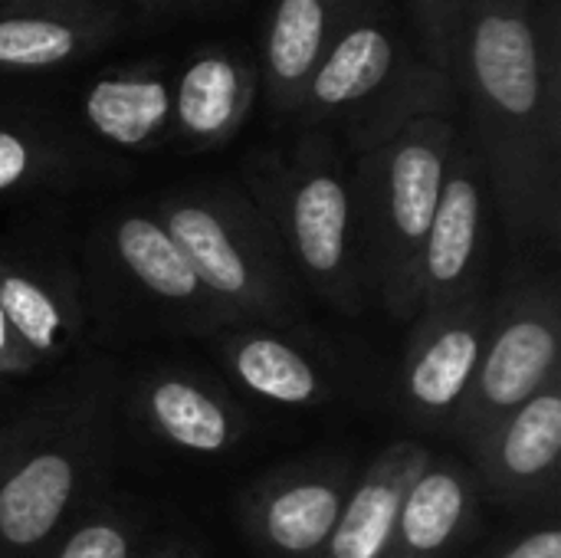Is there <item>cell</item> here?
I'll use <instances>...</instances> for the list:
<instances>
[{
	"instance_id": "cell-1",
	"label": "cell",
	"mask_w": 561,
	"mask_h": 558,
	"mask_svg": "<svg viewBox=\"0 0 561 558\" xmlns=\"http://www.w3.org/2000/svg\"><path fill=\"white\" fill-rule=\"evenodd\" d=\"M454 89L467 95L477 158L516 240H559L561 89L529 0H467L454 53Z\"/></svg>"
},
{
	"instance_id": "cell-2",
	"label": "cell",
	"mask_w": 561,
	"mask_h": 558,
	"mask_svg": "<svg viewBox=\"0 0 561 558\" xmlns=\"http://www.w3.org/2000/svg\"><path fill=\"white\" fill-rule=\"evenodd\" d=\"M112 405L105 375L82 378L0 434V558H43L99 503L115 444Z\"/></svg>"
},
{
	"instance_id": "cell-3",
	"label": "cell",
	"mask_w": 561,
	"mask_h": 558,
	"mask_svg": "<svg viewBox=\"0 0 561 558\" xmlns=\"http://www.w3.org/2000/svg\"><path fill=\"white\" fill-rule=\"evenodd\" d=\"M457 145L450 115H424L355 161L352 201L365 293L398 319H417V263Z\"/></svg>"
},
{
	"instance_id": "cell-4",
	"label": "cell",
	"mask_w": 561,
	"mask_h": 558,
	"mask_svg": "<svg viewBox=\"0 0 561 558\" xmlns=\"http://www.w3.org/2000/svg\"><path fill=\"white\" fill-rule=\"evenodd\" d=\"M247 197L276 230L296 280L345 316L365 309L352 178L335 145L312 128L289 155L256 151L243 164Z\"/></svg>"
},
{
	"instance_id": "cell-5",
	"label": "cell",
	"mask_w": 561,
	"mask_h": 558,
	"mask_svg": "<svg viewBox=\"0 0 561 558\" xmlns=\"http://www.w3.org/2000/svg\"><path fill=\"white\" fill-rule=\"evenodd\" d=\"M154 217L237 322L293 329L302 319L289 257L247 191L233 184L168 191L158 197Z\"/></svg>"
},
{
	"instance_id": "cell-6",
	"label": "cell",
	"mask_w": 561,
	"mask_h": 558,
	"mask_svg": "<svg viewBox=\"0 0 561 558\" xmlns=\"http://www.w3.org/2000/svg\"><path fill=\"white\" fill-rule=\"evenodd\" d=\"M454 109V79L431 62H417L398 39L391 16L375 3L352 20L309 79L299 115L319 125H339L362 155L408 122L447 115Z\"/></svg>"
},
{
	"instance_id": "cell-7",
	"label": "cell",
	"mask_w": 561,
	"mask_h": 558,
	"mask_svg": "<svg viewBox=\"0 0 561 558\" xmlns=\"http://www.w3.org/2000/svg\"><path fill=\"white\" fill-rule=\"evenodd\" d=\"M561 378V306L556 280H533L493 299L490 335L454 431L473 447L496 421Z\"/></svg>"
},
{
	"instance_id": "cell-8",
	"label": "cell",
	"mask_w": 561,
	"mask_h": 558,
	"mask_svg": "<svg viewBox=\"0 0 561 558\" xmlns=\"http://www.w3.org/2000/svg\"><path fill=\"white\" fill-rule=\"evenodd\" d=\"M490 322L493 299H486L483 293L417 316L398 372L401 408L417 424H454V414L460 411L480 365Z\"/></svg>"
},
{
	"instance_id": "cell-9",
	"label": "cell",
	"mask_w": 561,
	"mask_h": 558,
	"mask_svg": "<svg viewBox=\"0 0 561 558\" xmlns=\"http://www.w3.org/2000/svg\"><path fill=\"white\" fill-rule=\"evenodd\" d=\"M352 480L342 457L286 464L243 493V529L263 558H322Z\"/></svg>"
},
{
	"instance_id": "cell-10",
	"label": "cell",
	"mask_w": 561,
	"mask_h": 558,
	"mask_svg": "<svg viewBox=\"0 0 561 558\" xmlns=\"http://www.w3.org/2000/svg\"><path fill=\"white\" fill-rule=\"evenodd\" d=\"M486 210L490 184L483 164L473 148L457 145L417 263V316L480 293Z\"/></svg>"
},
{
	"instance_id": "cell-11",
	"label": "cell",
	"mask_w": 561,
	"mask_h": 558,
	"mask_svg": "<svg viewBox=\"0 0 561 558\" xmlns=\"http://www.w3.org/2000/svg\"><path fill=\"white\" fill-rule=\"evenodd\" d=\"M477 483L500 503L556 497L561 464V378L496 421L477 444Z\"/></svg>"
},
{
	"instance_id": "cell-12",
	"label": "cell",
	"mask_w": 561,
	"mask_h": 558,
	"mask_svg": "<svg viewBox=\"0 0 561 558\" xmlns=\"http://www.w3.org/2000/svg\"><path fill=\"white\" fill-rule=\"evenodd\" d=\"M131 411L161 444L201 457L233 451L250 431L247 411L220 385L187 368H154L138 378Z\"/></svg>"
},
{
	"instance_id": "cell-13",
	"label": "cell",
	"mask_w": 561,
	"mask_h": 558,
	"mask_svg": "<svg viewBox=\"0 0 561 558\" xmlns=\"http://www.w3.org/2000/svg\"><path fill=\"white\" fill-rule=\"evenodd\" d=\"M214 342L230 378L270 405L319 408L339 391V372L329 358L316 345L286 335V329L240 326L224 335L217 332Z\"/></svg>"
},
{
	"instance_id": "cell-14",
	"label": "cell",
	"mask_w": 561,
	"mask_h": 558,
	"mask_svg": "<svg viewBox=\"0 0 561 558\" xmlns=\"http://www.w3.org/2000/svg\"><path fill=\"white\" fill-rule=\"evenodd\" d=\"M375 0H276L263 39V86L279 112H299L312 72Z\"/></svg>"
},
{
	"instance_id": "cell-15",
	"label": "cell",
	"mask_w": 561,
	"mask_h": 558,
	"mask_svg": "<svg viewBox=\"0 0 561 558\" xmlns=\"http://www.w3.org/2000/svg\"><path fill=\"white\" fill-rule=\"evenodd\" d=\"M108 250L118 270L148 299L197 326H233L237 319L207 293L184 250L154 214H125L108 227Z\"/></svg>"
},
{
	"instance_id": "cell-16",
	"label": "cell",
	"mask_w": 561,
	"mask_h": 558,
	"mask_svg": "<svg viewBox=\"0 0 561 558\" xmlns=\"http://www.w3.org/2000/svg\"><path fill=\"white\" fill-rule=\"evenodd\" d=\"M434 454L424 444L398 441L385 447L362 477L352 480L335 533L322 558H388L404 497Z\"/></svg>"
},
{
	"instance_id": "cell-17",
	"label": "cell",
	"mask_w": 561,
	"mask_h": 558,
	"mask_svg": "<svg viewBox=\"0 0 561 558\" xmlns=\"http://www.w3.org/2000/svg\"><path fill=\"white\" fill-rule=\"evenodd\" d=\"M260 76L250 59L204 49L174 79V132L191 148H220L247 122Z\"/></svg>"
},
{
	"instance_id": "cell-18",
	"label": "cell",
	"mask_w": 561,
	"mask_h": 558,
	"mask_svg": "<svg viewBox=\"0 0 561 558\" xmlns=\"http://www.w3.org/2000/svg\"><path fill=\"white\" fill-rule=\"evenodd\" d=\"M477 477L454 457H431L411 483L388 558H444L470 529Z\"/></svg>"
},
{
	"instance_id": "cell-19",
	"label": "cell",
	"mask_w": 561,
	"mask_h": 558,
	"mask_svg": "<svg viewBox=\"0 0 561 558\" xmlns=\"http://www.w3.org/2000/svg\"><path fill=\"white\" fill-rule=\"evenodd\" d=\"M115 16L105 7H36L0 13V72H46L102 46Z\"/></svg>"
},
{
	"instance_id": "cell-20",
	"label": "cell",
	"mask_w": 561,
	"mask_h": 558,
	"mask_svg": "<svg viewBox=\"0 0 561 558\" xmlns=\"http://www.w3.org/2000/svg\"><path fill=\"white\" fill-rule=\"evenodd\" d=\"M82 115L108 145L148 151L174 132V82L148 69L102 76L82 92Z\"/></svg>"
},
{
	"instance_id": "cell-21",
	"label": "cell",
	"mask_w": 561,
	"mask_h": 558,
	"mask_svg": "<svg viewBox=\"0 0 561 558\" xmlns=\"http://www.w3.org/2000/svg\"><path fill=\"white\" fill-rule=\"evenodd\" d=\"M0 309L36 365L66 355L82 329L72 286L7 257H0Z\"/></svg>"
},
{
	"instance_id": "cell-22",
	"label": "cell",
	"mask_w": 561,
	"mask_h": 558,
	"mask_svg": "<svg viewBox=\"0 0 561 558\" xmlns=\"http://www.w3.org/2000/svg\"><path fill=\"white\" fill-rule=\"evenodd\" d=\"M145 529L125 506L92 503L76 516L43 558H145Z\"/></svg>"
},
{
	"instance_id": "cell-23",
	"label": "cell",
	"mask_w": 561,
	"mask_h": 558,
	"mask_svg": "<svg viewBox=\"0 0 561 558\" xmlns=\"http://www.w3.org/2000/svg\"><path fill=\"white\" fill-rule=\"evenodd\" d=\"M53 164L49 148L20 132V128H0V194L20 191L33 181H39Z\"/></svg>"
},
{
	"instance_id": "cell-24",
	"label": "cell",
	"mask_w": 561,
	"mask_h": 558,
	"mask_svg": "<svg viewBox=\"0 0 561 558\" xmlns=\"http://www.w3.org/2000/svg\"><path fill=\"white\" fill-rule=\"evenodd\" d=\"M411 7H414V20H417L424 49L431 56V66L450 76L454 36H457L467 0H411Z\"/></svg>"
},
{
	"instance_id": "cell-25",
	"label": "cell",
	"mask_w": 561,
	"mask_h": 558,
	"mask_svg": "<svg viewBox=\"0 0 561 558\" xmlns=\"http://www.w3.org/2000/svg\"><path fill=\"white\" fill-rule=\"evenodd\" d=\"M493 558H561V529L559 526H539L516 543L503 546Z\"/></svg>"
},
{
	"instance_id": "cell-26",
	"label": "cell",
	"mask_w": 561,
	"mask_h": 558,
	"mask_svg": "<svg viewBox=\"0 0 561 558\" xmlns=\"http://www.w3.org/2000/svg\"><path fill=\"white\" fill-rule=\"evenodd\" d=\"M36 358L23 349V342L16 339V332L10 329L3 309H0V378H20L36 372Z\"/></svg>"
},
{
	"instance_id": "cell-27",
	"label": "cell",
	"mask_w": 561,
	"mask_h": 558,
	"mask_svg": "<svg viewBox=\"0 0 561 558\" xmlns=\"http://www.w3.org/2000/svg\"><path fill=\"white\" fill-rule=\"evenodd\" d=\"M145 558H204L191 543L184 539H171V543H161L158 549H148Z\"/></svg>"
},
{
	"instance_id": "cell-28",
	"label": "cell",
	"mask_w": 561,
	"mask_h": 558,
	"mask_svg": "<svg viewBox=\"0 0 561 558\" xmlns=\"http://www.w3.org/2000/svg\"><path fill=\"white\" fill-rule=\"evenodd\" d=\"M10 3H46V0H10Z\"/></svg>"
}]
</instances>
